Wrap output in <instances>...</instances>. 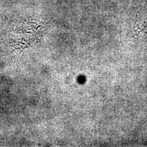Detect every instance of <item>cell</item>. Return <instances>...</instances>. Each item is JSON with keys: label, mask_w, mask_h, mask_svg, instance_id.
I'll return each instance as SVG.
<instances>
[{"label": "cell", "mask_w": 147, "mask_h": 147, "mask_svg": "<svg viewBox=\"0 0 147 147\" xmlns=\"http://www.w3.org/2000/svg\"><path fill=\"white\" fill-rule=\"evenodd\" d=\"M141 31H142V32H143V33H147V21H145V22L142 24Z\"/></svg>", "instance_id": "6da1fadb"}]
</instances>
